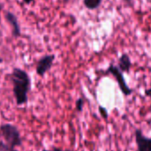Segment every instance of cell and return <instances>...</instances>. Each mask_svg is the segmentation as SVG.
I'll list each match as a JSON object with an SVG mask.
<instances>
[{
  "label": "cell",
  "instance_id": "277c9868",
  "mask_svg": "<svg viewBox=\"0 0 151 151\" xmlns=\"http://www.w3.org/2000/svg\"><path fill=\"white\" fill-rule=\"evenodd\" d=\"M138 151H151V139L146 138L140 130L135 132Z\"/></svg>",
  "mask_w": 151,
  "mask_h": 151
},
{
  "label": "cell",
  "instance_id": "9c48e42d",
  "mask_svg": "<svg viewBox=\"0 0 151 151\" xmlns=\"http://www.w3.org/2000/svg\"><path fill=\"white\" fill-rule=\"evenodd\" d=\"M99 111H100V113L102 114V116H103L104 119H107V118H108V112H107L106 109H104V108H103L102 106H100V107H99Z\"/></svg>",
  "mask_w": 151,
  "mask_h": 151
},
{
  "label": "cell",
  "instance_id": "7a4b0ae2",
  "mask_svg": "<svg viewBox=\"0 0 151 151\" xmlns=\"http://www.w3.org/2000/svg\"><path fill=\"white\" fill-rule=\"evenodd\" d=\"M0 131L5 141L12 146L16 147L19 146L21 144V140L19 134L16 127H14L12 125H4L0 127Z\"/></svg>",
  "mask_w": 151,
  "mask_h": 151
},
{
  "label": "cell",
  "instance_id": "8992f818",
  "mask_svg": "<svg viewBox=\"0 0 151 151\" xmlns=\"http://www.w3.org/2000/svg\"><path fill=\"white\" fill-rule=\"evenodd\" d=\"M119 65L122 72H128L131 67V61H130L129 57L126 54L122 55L121 58H119Z\"/></svg>",
  "mask_w": 151,
  "mask_h": 151
},
{
  "label": "cell",
  "instance_id": "5b68a950",
  "mask_svg": "<svg viewBox=\"0 0 151 151\" xmlns=\"http://www.w3.org/2000/svg\"><path fill=\"white\" fill-rule=\"evenodd\" d=\"M54 60V56H46L40 60L37 65L36 72L39 75H43L51 66L52 62Z\"/></svg>",
  "mask_w": 151,
  "mask_h": 151
},
{
  "label": "cell",
  "instance_id": "52a82bcc",
  "mask_svg": "<svg viewBox=\"0 0 151 151\" xmlns=\"http://www.w3.org/2000/svg\"><path fill=\"white\" fill-rule=\"evenodd\" d=\"M6 18H7V20L12 24V27L13 28L14 35H19V25L17 23V20H16L15 16L12 15V13H8L7 16H6Z\"/></svg>",
  "mask_w": 151,
  "mask_h": 151
},
{
  "label": "cell",
  "instance_id": "6da1fadb",
  "mask_svg": "<svg viewBox=\"0 0 151 151\" xmlns=\"http://www.w3.org/2000/svg\"><path fill=\"white\" fill-rule=\"evenodd\" d=\"M12 82L17 104H25L27 101V92L30 87V81L27 74L20 69H14L12 73Z\"/></svg>",
  "mask_w": 151,
  "mask_h": 151
},
{
  "label": "cell",
  "instance_id": "30bf717a",
  "mask_svg": "<svg viewBox=\"0 0 151 151\" xmlns=\"http://www.w3.org/2000/svg\"><path fill=\"white\" fill-rule=\"evenodd\" d=\"M82 105H83V101L81 99H80L77 102V110L78 111H81L82 110Z\"/></svg>",
  "mask_w": 151,
  "mask_h": 151
},
{
  "label": "cell",
  "instance_id": "3957f363",
  "mask_svg": "<svg viewBox=\"0 0 151 151\" xmlns=\"http://www.w3.org/2000/svg\"><path fill=\"white\" fill-rule=\"evenodd\" d=\"M109 72L111 73H112L113 76L116 78V80H117V81L119 83V86L121 91L123 92V94L126 95V96L130 95L132 93V90L128 88V86L126 83V81L124 79V76H123L122 73L119 70V68L114 66V65H111L110 68H109Z\"/></svg>",
  "mask_w": 151,
  "mask_h": 151
},
{
  "label": "cell",
  "instance_id": "4fadbf2b",
  "mask_svg": "<svg viewBox=\"0 0 151 151\" xmlns=\"http://www.w3.org/2000/svg\"><path fill=\"white\" fill-rule=\"evenodd\" d=\"M45 151H46V150H45Z\"/></svg>",
  "mask_w": 151,
  "mask_h": 151
},
{
  "label": "cell",
  "instance_id": "7c38bea8",
  "mask_svg": "<svg viewBox=\"0 0 151 151\" xmlns=\"http://www.w3.org/2000/svg\"><path fill=\"white\" fill-rule=\"evenodd\" d=\"M24 1H25L26 3H27V4H28V3H30V2H31L32 0H24Z\"/></svg>",
  "mask_w": 151,
  "mask_h": 151
},
{
  "label": "cell",
  "instance_id": "8fae6325",
  "mask_svg": "<svg viewBox=\"0 0 151 151\" xmlns=\"http://www.w3.org/2000/svg\"><path fill=\"white\" fill-rule=\"evenodd\" d=\"M145 93H146V95H147V96H151V88L150 89L146 90V92H145Z\"/></svg>",
  "mask_w": 151,
  "mask_h": 151
},
{
  "label": "cell",
  "instance_id": "ba28073f",
  "mask_svg": "<svg viewBox=\"0 0 151 151\" xmlns=\"http://www.w3.org/2000/svg\"><path fill=\"white\" fill-rule=\"evenodd\" d=\"M101 2L102 0H84V4L88 9H96L100 5Z\"/></svg>",
  "mask_w": 151,
  "mask_h": 151
}]
</instances>
